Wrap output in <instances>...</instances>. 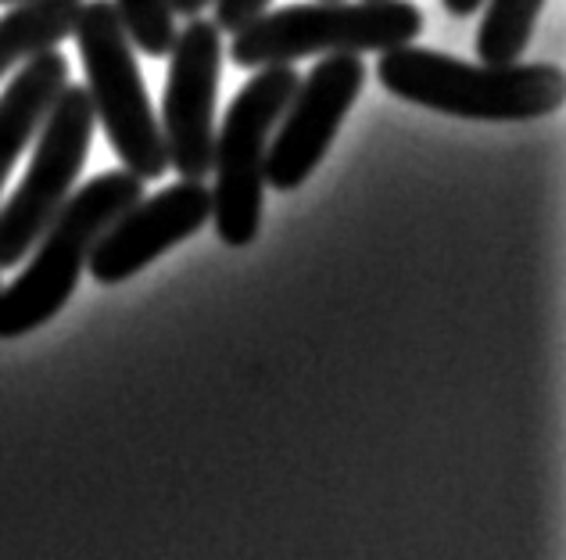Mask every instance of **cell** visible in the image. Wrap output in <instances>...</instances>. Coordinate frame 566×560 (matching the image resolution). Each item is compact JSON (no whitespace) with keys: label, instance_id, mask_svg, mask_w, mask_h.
I'll list each match as a JSON object with an SVG mask.
<instances>
[{"label":"cell","instance_id":"6da1fadb","mask_svg":"<svg viewBox=\"0 0 566 560\" xmlns=\"http://www.w3.org/2000/svg\"><path fill=\"white\" fill-rule=\"evenodd\" d=\"M377 80L409 105L481 123L545 120L566 101L563 69L553 62L473 65L416 43L384 51Z\"/></svg>","mask_w":566,"mask_h":560},{"label":"cell","instance_id":"7a4b0ae2","mask_svg":"<svg viewBox=\"0 0 566 560\" xmlns=\"http://www.w3.org/2000/svg\"><path fill=\"white\" fill-rule=\"evenodd\" d=\"M144 198V180L129 169H108L86 180L33 245V259L4 288L0 284V342L33 334L65 309L91 259V248L118 212Z\"/></svg>","mask_w":566,"mask_h":560},{"label":"cell","instance_id":"3957f363","mask_svg":"<svg viewBox=\"0 0 566 560\" xmlns=\"http://www.w3.org/2000/svg\"><path fill=\"white\" fill-rule=\"evenodd\" d=\"M423 11L412 0H316V4L265 8L237 29L230 62L237 69L294 65L312 54L395 51L423 33Z\"/></svg>","mask_w":566,"mask_h":560},{"label":"cell","instance_id":"277c9868","mask_svg":"<svg viewBox=\"0 0 566 560\" xmlns=\"http://www.w3.org/2000/svg\"><path fill=\"white\" fill-rule=\"evenodd\" d=\"M72 37L80 43L94 115L108 134L115 155L123 158V169L137 173L144 184L161 180L169 169V147L161 137L151 97H147L133 40L118 22L112 0H83Z\"/></svg>","mask_w":566,"mask_h":560},{"label":"cell","instance_id":"5b68a950","mask_svg":"<svg viewBox=\"0 0 566 560\" xmlns=\"http://www.w3.org/2000/svg\"><path fill=\"white\" fill-rule=\"evenodd\" d=\"M297 83L302 76L294 72V65L255 69V76L230 101L227 120L216 129L212 219L219 238L230 248H248L262 230L265 152H270L273 129Z\"/></svg>","mask_w":566,"mask_h":560},{"label":"cell","instance_id":"8992f818","mask_svg":"<svg viewBox=\"0 0 566 560\" xmlns=\"http://www.w3.org/2000/svg\"><path fill=\"white\" fill-rule=\"evenodd\" d=\"M97 115L86 86H62L43 120L33 162L14 187L8 205H0V270H14L33 252L40 234L69 201L80 173L91 158Z\"/></svg>","mask_w":566,"mask_h":560},{"label":"cell","instance_id":"52a82bcc","mask_svg":"<svg viewBox=\"0 0 566 560\" xmlns=\"http://www.w3.org/2000/svg\"><path fill=\"white\" fill-rule=\"evenodd\" d=\"M363 86V54H326V62L312 65L273 129L270 152H265V184L276 190L302 187L331 152Z\"/></svg>","mask_w":566,"mask_h":560},{"label":"cell","instance_id":"ba28073f","mask_svg":"<svg viewBox=\"0 0 566 560\" xmlns=\"http://www.w3.org/2000/svg\"><path fill=\"white\" fill-rule=\"evenodd\" d=\"M222 76V33L216 22L190 19L169 48V80L161 97V137L169 166L184 180L212 176L216 155V97Z\"/></svg>","mask_w":566,"mask_h":560},{"label":"cell","instance_id":"9c48e42d","mask_svg":"<svg viewBox=\"0 0 566 560\" xmlns=\"http://www.w3.org/2000/svg\"><path fill=\"white\" fill-rule=\"evenodd\" d=\"M208 219H212V187H205V180H180L118 212L91 248L86 270L97 284H123L169 248L193 238Z\"/></svg>","mask_w":566,"mask_h":560},{"label":"cell","instance_id":"30bf717a","mask_svg":"<svg viewBox=\"0 0 566 560\" xmlns=\"http://www.w3.org/2000/svg\"><path fill=\"white\" fill-rule=\"evenodd\" d=\"M69 83V58L62 51H43L19 65L14 80L0 91V195L11 169L19 166L25 147L36 141L43 120Z\"/></svg>","mask_w":566,"mask_h":560},{"label":"cell","instance_id":"8fae6325","mask_svg":"<svg viewBox=\"0 0 566 560\" xmlns=\"http://www.w3.org/2000/svg\"><path fill=\"white\" fill-rule=\"evenodd\" d=\"M83 0H19L0 14V80L72 37Z\"/></svg>","mask_w":566,"mask_h":560},{"label":"cell","instance_id":"7c38bea8","mask_svg":"<svg viewBox=\"0 0 566 560\" xmlns=\"http://www.w3.org/2000/svg\"><path fill=\"white\" fill-rule=\"evenodd\" d=\"M542 11L545 0H484V19L473 40L476 58L488 65L520 62Z\"/></svg>","mask_w":566,"mask_h":560},{"label":"cell","instance_id":"4fadbf2b","mask_svg":"<svg viewBox=\"0 0 566 560\" xmlns=\"http://www.w3.org/2000/svg\"><path fill=\"white\" fill-rule=\"evenodd\" d=\"M112 4L118 11L126 37L133 40V48L144 51L147 58L169 54L176 33H180L172 0H112Z\"/></svg>","mask_w":566,"mask_h":560},{"label":"cell","instance_id":"5bb4252c","mask_svg":"<svg viewBox=\"0 0 566 560\" xmlns=\"http://www.w3.org/2000/svg\"><path fill=\"white\" fill-rule=\"evenodd\" d=\"M270 4L273 0H212L219 33H237V29H244L251 19H259Z\"/></svg>","mask_w":566,"mask_h":560},{"label":"cell","instance_id":"9a60e30c","mask_svg":"<svg viewBox=\"0 0 566 560\" xmlns=\"http://www.w3.org/2000/svg\"><path fill=\"white\" fill-rule=\"evenodd\" d=\"M441 4L449 14H455V19H470V14L484 8V0H441Z\"/></svg>","mask_w":566,"mask_h":560},{"label":"cell","instance_id":"2e32d148","mask_svg":"<svg viewBox=\"0 0 566 560\" xmlns=\"http://www.w3.org/2000/svg\"><path fill=\"white\" fill-rule=\"evenodd\" d=\"M205 8H212V0H172V11L187 14V19H198Z\"/></svg>","mask_w":566,"mask_h":560},{"label":"cell","instance_id":"e0dca14e","mask_svg":"<svg viewBox=\"0 0 566 560\" xmlns=\"http://www.w3.org/2000/svg\"><path fill=\"white\" fill-rule=\"evenodd\" d=\"M0 4H8V8H11V4H19V0H0Z\"/></svg>","mask_w":566,"mask_h":560}]
</instances>
